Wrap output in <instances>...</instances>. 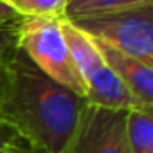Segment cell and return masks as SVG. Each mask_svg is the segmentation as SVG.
Here are the masks:
<instances>
[{"label":"cell","mask_w":153,"mask_h":153,"mask_svg":"<svg viewBox=\"0 0 153 153\" xmlns=\"http://www.w3.org/2000/svg\"><path fill=\"white\" fill-rule=\"evenodd\" d=\"M87 105L83 96L43 74L22 49L2 68L0 119L36 153H61Z\"/></svg>","instance_id":"6da1fadb"},{"label":"cell","mask_w":153,"mask_h":153,"mask_svg":"<svg viewBox=\"0 0 153 153\" xmlns=\"http://www.w3.org/2000/svg\"><path fill=\"white\" fill-rule=\"evenodd\" d=\"M61 31L70 58L85 83V99L88 105L117 112L153 110L144 106L112 72V68L105 63L97 49V43L92 36L78 29L67 16L61 22Z\"/></svg>","instance_id":"7a4b0ae2"},{"label":"cell","mask_w":153,"mask_h":153,"mask_svg":"<svg viewBox=\"0 0 153 153\" xmlns=\"http://www.w3.org/2000/svg\"><path fill=\"white\" fill-rule=\"evenodd\" d=\"M68 20L94 40L153 67V4Z\"/></svg>","instance_id":"3957f363"},{"label":"cell","mask_w":153,"mask_h":153,"mask_svg":"<svg viewBox=\"0 0 153 153\" xmlns=\"http://www.w3.org/2000/svg\"><path fill=\"white\" fill-rule=\"evenodd\" d=\"M65 16H34L18 22V49L56 83L85 97V83L76 68L63 31Z\"/></svg>","instance_id":"277c9868"},{"label":"cell","mask_w":153,"mask_h":153,"mask_svg":"<svg viewBox=\"0 0 153 153\" xmlns=\"http://www.w3.org/2000/svg\"><path fill=\"white\" fill-rule=\"evenodd\" d=\"M124 121L126 112L87 105L61 153H130Z\"/></svg>","instance_id":"5b68a950"},{"label":"cell","mask_w":153,"mask_h":153,"mask_svg":"<svg viewBox=\"0 0 153 153\" xmlns=\"http://www.w3.org/2000/svg\"><path fill=\"white\" fill-rule=\"evenodd\" d=\"M97 49L105 59V63L112 68V72L126 85V88L148 108H153V67L142 63L137 58H131L121 51H115L101 42H97Z\"/></svg>","instance_id":"8992f818"},{"label":"cell","mask_w":153,"mask_h":153,"mask_svg":"<svg viewBox=\"0 0 153 153\" xmlns=\"http://www.w3.org/2000/svg\"><path fill=\"white\" fill-rule=\"evenodd\" d=\"M124 131L130 153H153V110H128Z\"/></svg>","instance_id":"52a82bcc"},{"label":"cell","mask_w":153,"mask_h":153,"mask_svg":"<svg viewBox=\"0 0 153 153\" xmlns=\"http://www.w3.org/2000/svg\"><path fill=\"white\" fill-rule=\"evenodd\" d=\"M20 18L65 16L68 0H6Z\"/></svg>","instance_id":"ba28073f"},{"label":"cell","mask_w":153,"mask_h":153,"mask_svg":"<svg viewBox=\"0 0 153 153\" xmlns=\"http://www.w3.org/2000/svg\"><path fill=\"white\" fill-rule=\"evenodd\" d=\"M121 0H68L65 7L67 18H78V16H88L110 9H117Z\"/></svg>","instance_id":"9c48e42d"},{"label":"cell","mask_w":153,"mask_h":153,"mask_svg":"<svg viewBox=\"0 0 153 153\" xmlns=\"http://www.w3.org/2000/svg\"><path fill=\"white\" fill-rule=\"evenodd\" d=\"M18 22L0 24V70H2L18 49Z\"/></svg>","instance_id":"30bf717a"},{"label":"cell","mask_w":153,"mask_h":153,"mask_svg":"<svg viewBox=\"0 0 153 153\" xmlns=\"http://www.w3.org/2000/svg\"><path fill=\"white\" fill-rule=\"evenodd\" d=\"M34 151L29 142L4 119H0V153H29Z\"/></svg>","instance_id":"8fae6325"},{"label":"cell","mask_w":153,"mask_h":153,"mask_svg":"<svg viewBox=\"0 0 153 153\" xmlns=\"http://www.w3.org/2000/svg\"><path fill=\"white\" fill-rule=\"evenodd\" d=\"M15 20H20V16L15 13V9L6 2V0H0V24L15 22Z\"/></svg>","instance_id":"7c38bea8"},{"label":"cell","mask_w":153,"mask_h":153,"mask_svg":"<svg viewBox=\"0 0 153 153\" xmlns=\"http://www.w3.org/2000/svg\"><path fill=\"white\" fill-rule=\"evenodd\" d=\"M153 0H121V4L117 9L123 7H140V6H151Z\"/></svg>","instance_id":"4fadbf2b"},{"label":"cell","mask_w":153,"mask_h":153,"mask_svg":"<svg viewBox=\"0 0 153 153\" xmlns=\"http://www.w3.org/2000/svg\"><path fill=\"white\" fill-rule=\"evenodd\" d=\"M0 87H2V70H0Z\"/></svg>","instance_id":"5bb4252c"},{"label":"cell","mask_w":153,"mask_h":153,"mask_svg":"<svg viewBox=\"0 0 153 153\" xmlns=\"http://www.w3.org/2000/svg\"><path fill=\"white\" fill-rule=\"evenodd\" d=\"M29 153H36V151H29Z\"/></svg>","instance_id":"9a60e30c"}]
</instances>
